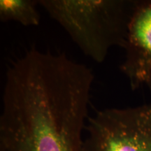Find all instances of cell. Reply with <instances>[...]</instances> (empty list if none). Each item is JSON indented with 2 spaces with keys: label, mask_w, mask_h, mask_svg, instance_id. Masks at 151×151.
Returning a JSON list of instances; mask_svg holds the SVG:
<instances>
[{
  "label": "cell",
  "mask_w": 151,
  "mask_h": 151,
  "mask_svg": "<svg viewBox=\"0 0 151 151\" xmlns=\"http://www.w3.org/2000/svg\"><path fill=\"white\" fill-rule=\"evenodd\" d=\"M38 0H1L0 20L16 22L23 26H37L40 23Z\"/></svg>",
  "instance_id": "5"
},
{
  "label": "cell",
  "mask_w": 151,
  "mask_h": 151,
  "mask_svg": "<svg viewBox=\"0 0 151 151\" xmlns=\"http://www.w3.org/2000/svg\"><path fill=\"white\" fill-rule=\"evenodd\" d=\"M85 132L83 151H151V103L100 110Z\"/></svg>",
  "instance_id": "3"
},
{
  "label": "cell",
  "mask_w": 151,
  "mask_h": 151,
  "mask_svg": "<svg viewBox=\"0 0 151 151\" xmlns=\"http://www.w3.org/2000/svg\"><path fill=\"white\" fill-rule=\"evenodd\" d=\"M120 71L132 90L151 92V0H136L125 42Z\"/></svg>",
  "instance_id": "4"
},
{
  "label": "cell",
  "mask_w": 151,
  "mask_h": 151,
  "mask_svg": "<svg viewBox=\"0 0 151 151\" xmlns=\"http://www.w3.org/2000/svg\"><path fill=\"white\" fill-rule=\"evenodd\" d=\"M94 74L65 53L33 48L6 71L0 151H83Z\"/></svg>",
  "instance_id": "1"
},
{
  "label": "cell",
  "mask_w": 151,
  "mask_h": 151,
  "mask_svg": "<svg viewBox=\"0 0 151 151\" xmlns=\"http://www.w3.org/2000/svg\"><path fill=\"white\" fill-rule=\"evenodd\" d=\"M84 55L97 63L122 48L136 0H38Z\"/></svg>",
  "instance_id": "2"
}]
</instances>
